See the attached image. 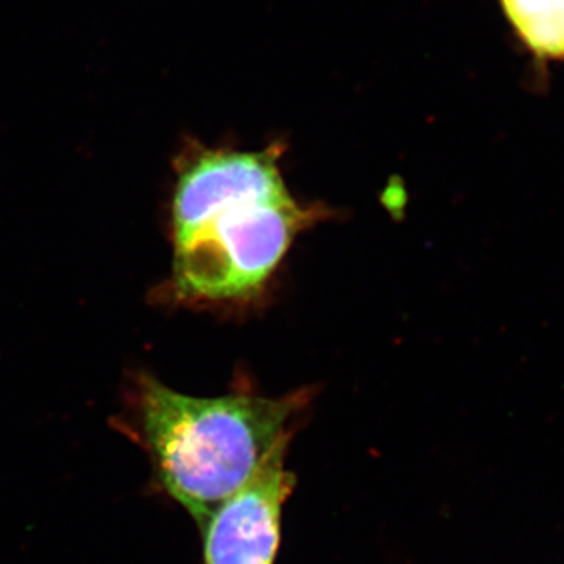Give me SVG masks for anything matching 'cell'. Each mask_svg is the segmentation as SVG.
<instances>
[{
  "instance_id": "7a4b0ae2",
  "label": "cell",
  "mask_w": 564,
  "mask_h": 564,
  "mask_svg": "<svg viewBox=\"0 0 564 564\" xmlns=\"http://www.w3.org/2000/svg\"><path fill=\"white\" fill-rule=\"evenodd\" d=\"M310 402V391L185 395L147 378L139 392V436L163 491L203 529L278 448L291 444Z\"/></svg>"
},
{
  "instance_id": "3957f363",
  "label": "cell",
  "mask_w": 564,
  "mask_h": 564,
  "mask_svg": "<svg viewBox=\"0 0 564 564\" xmlns=\"http://www.w3.org/2000/svg\"><path fill=\"white\" fill-rule=\"evenodd\" d=\"M282 445L251 480L223 502L203 527L204 564H274L282 510L296 478L285 467Z\"/></svg>"
},
{
  "instance_id": "6da1fadb",
  "label": "cell",
  "mask_w": 564,
  "mask_h": 564,
  "mask_svg": "<svg viewBox=\"0 0 564 564\" xmlns=\"http://www.w3.org/2000/svg\"><path fill=\"white\" fill-rule=\"evenodd\" d=\"M280 143L262 151L199 150L173 199L174 284L191 302L261 295L318 212L293 198Z\"/></svg>"
},
{
  "instance_id": "277c9868",
  "label": "cell",
  "mask_w": 564,
  "mask_h": 564,
  "mask_svg": "<svg viewBox=\"0 0 564 564\" xmlns=\"http://www.w3.org/2000/svg\"><path fill=\"white\" fill-rule=\"evenodd\" d=\"M499 2L516 36L536 61H564V0Z\"/></svg>"
}]
</instances>
